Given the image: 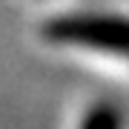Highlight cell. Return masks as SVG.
<instances>
[{
    "label": "cell",
    "instance_id": "obj_1",
    "mask_svg": "<svg viewBox=\"0 0 129 129\" xmlns=\"http://www.w3.org/2000/svg\"><path fill=\"white\" fill-rule=\"evenodd\" d=\"M43 35L57 43H78L89 49H103L129 57V17L112 14H66L49 20Z\"/></svg>",
    "mask_w": 129,
    "mask_h": 129
},
{
    "label": "cell",
    "instance_id": "obj_2",
    "mask_svg": "<svg viewBox=\"0 0 129 129\" xmlns=\"http://www.w3.org/2000/svg\"><path fill=\"white\" fill-rule=\"evenodd\" d=\"M123 120H120V112L112 103H98L89 109V115L83 118L80 129H120Z\"/></svg>",
    "mask_w": 129,
    "mask_h": 129
}]
</instances>
